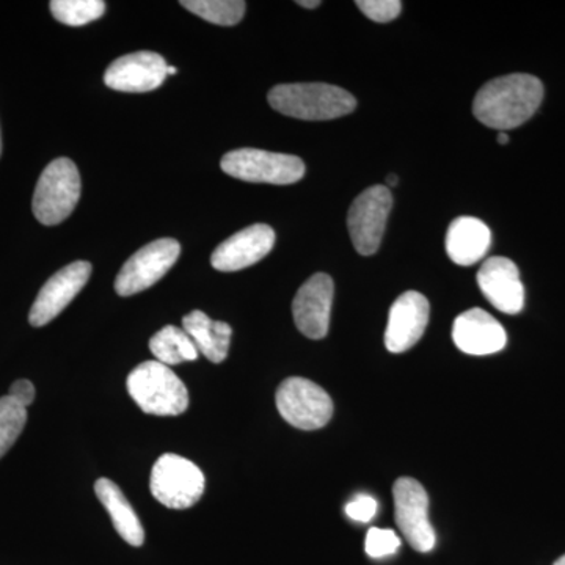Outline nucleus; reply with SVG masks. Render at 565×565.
<instances>
[{
  "label": "nucleus",
  "mask_w": 565,
  "mask_h": 565,
  "mask_svg": "<svg viewBox=\"0 0 565 565\" xmlns=\"http://www.w3.org/2000/svg\"><path fill=\"white\" fill-rule=\"evenodd\" d=\"M544 85L531 74H509L478 92L473 114L482 125L505 132L519 128L541 107Z\"/></svg>",
  "instance_id": "1"
},
{
  "label": "nucleus",
  "mask_w": 565,
  "mask_h": 565,
  "mask_svg": "<svg viewBox=\"0 0 565 565\" xmlns=\"http://www.w3.org/2000/svg\"><path fill=\"white\" fill-rule=\"evenodd\" d=\"M270 107L286 117L305 121H326L352 114L356 99L337 85L282 84L269 92Z\"/></svg>",
  "instance_id": "2"
},
{
  "label": "nucleus",
  "mask_w": 565,
  "mask_h": 565,
  "mask_svg": "<svg viewBox=\"0 0 565 565\" xmlns=\"http://www.w3.org/2000/svg\"><path fill=\"white\" fill-rule=\"evenodd\" d=\"M128 392L148 415L177 416L189 407V392L180 377L158 360L141 363L129 374Z\"/></svg>",
  "instance_id": "3"
},
{
  "label": "nucleus",
  "mask_w": 565,
  "mask_h": 565,
  "mask_svg": "<svg viewBox=\"0 0 565 565\" xmlns=\"http://www.w3.org/2000/svg\"><path fill=\"white\" fill-rule=\"evenodd\" d=\"M81 199V174L66 158L52 161L41 173L33 193L32 211L46 226L58 225L73 214Z\"/></svg>",
  "instance_id": "4"
},
{
  "label": "nucleus",
  "mask_w": 565,
  "mask_h": 565,
  "mask_svg": "<svg viewBox=\"0 0 565 565\" xmlns=\"http://www.w3.org/2000/svg\"><path fill=\"white\" fill-rule=\"evenodd\" d=\"M222 170L236 180L263 182V184L288 185L302 180L305 163L297 156L281 154L241 148L226 152L222 158Z\"/></svg>",
  "instance_id": "5"
},
{
  "label": "nucleus",
  "mask_w": 565,
  "mask_h": 565,
  "mask_svg": "<svg viewBox=\"0 0 565 565\" xmlns=\"http://www.w3.org/2000/svg\"><path fill=\"white\" fill-rule=\"evenodd\" d=\"M204 484L203 471L184 457L163 455L152 467L151 493L166 508H192L202 500Z\"/></svg>",
  "instance_id": "6"
},
{
  "label": "nucleus",
  "mask_w": 565,
  "mask_h": 565,
  "mask_svg": "<svg viewBox=\"0 0 565 565\" xmlns=\"http://www.w3.org/2000/svg\"><path fill=\"white\" fill-rule=\"evenodd\" d=\"M278 412L286 423L302 430H318L333 416V401L326 390L303 377H289L275 396Z\"/></svg>",
  "instance_id": "7"
},
{
  "label": "nucleus",
  "mask_w": 565,
  "mask_h": 565,
  "mask_svg": "<svg viewBox=\"0 0 565 565\" xmlns=\"http://www.w3.org/2000/svg\"><path fill=\"white\" fill-rule=\"evenodd\" d=\"M392 206L393 196L386 185H373L353 200L348 226L353 247L360 255H374L381 247Z\"/></svg>",
  "instance_id": "8"
},
{
  "label": "nucleus",
  "mask_w": 565,
  "mask_h": 565,
  "mask_svg": "<svg viewBox=\"0 0 565 565\" xmlns=\"http://www.w3.org/2000/svg\"><path fill=\"white\" fill-rule=\"evenodd\" d=\"M180 243L170 237L145 245L121 267L115 280V291L121 297L147 291L166 277L180 258Z\"/></svg>",
  "instance_id": "9"
},
{
  "label": "nucleus",
  "mask_w": 565,
  "mask_h": 565,
  "mask_svg": "<svg viewBox=\"0 0 565 565\" xmlns=\"http://www.w3.org/2000/svg\"><path fill=\"white\" fill-rule=\"evenodd\" d=\"M394 515L408 544L416 552L427 553L434 548L437 537L429 522V497L414 478H401L394 482Z\"/></svg>",
  "instance_id": "10"
},
{
  "label": "nucleus",
  "mask_w": 565,
  "mask_h": 565,
  "mask_svg": "<svg viewBox=\"0 0 565 565\" xmlns=\"http://www.w3.org/2000/svg\"><path fill=\"white\" fill-rule=\"evenodd\" d=\"M90 275L92 264L87 262L71 263L70 266L52 275L32 305L31 315H29L31 326L43 327L54 321L84 289Z\"/></svg>",
  "instance_id": "11"
},
{
  "label": "nucleus",
  "mask_w": 565,
  "mask_h": 565,
  "mask_svg": "<svg viewBox=\"0 0 565 565\" xmlns=\"http://www.w3.org/2000/svg\"><path fill=\"white\" fill-rule=\"evenodd\" d=\"M334 286L330 275L316 274L300 286L292 302L294 322L307 338L322 340L329 333Z\"/></svg>",
  "instance_id": "12"
},
{
  "label": "nucleus",
  "mask_w": 565,
  "mask_h": 565,
  "mask_svg": "<svg viewBox=\"0 0 565 565\" xmlns=\"http://www.w3.org/2000/svg\"><path fill=\"white\" fill-rule=\"evenodd\" d=\"M169 66L162 55L141 51L117 58L106 74L104 84L115 92L148 93L161 87L169 76Z\"/></svg>",
  "instance_id": "13"
},
{
  "label": "nucleus",
  "mask_w": 565,
  "mask_h": 565,
  "mask_svg": "<svg viewBox=\"0 0 565 565\" xmlns=\"http://www.w3.org/2000/svg\"><path fill=\"white\" fill-rule=\"evenodd\" d=\"M274 245V230L264 223H256L218 245L212 253L211 264L218 273H237L266 258Z\"/></svg>",
  "instance_id": "14"
},
{
  "label": "nucleus",
  "mask_w": 565,
  "mask_h": 565,
  "mask_svg": "<svg viewBox=\"0 0 565 565\" xmlns=\"http://www.w3.org/2000/svg\"><path fill=\"white\" fill-rule=\"evenodd\" d=\"M429 323V302L423 294L408 291L390 308L385 345L390 352L403 353L414 348Z\"/></svg>",
  "instance_id": "15"
},
{
  "label": "nucleus",
  "mask_w": 565,
  "mask_h": 565,
  "mask_svg": "<svg viewBox=\"0 0 565 565\" xmlns=\"http://www.w3.org/2000/svg\"><path fill=\"white\" fill-rule=\"evenodd\" d=\"M479 289L486 299L505 315H516L525 305V288L520 280V270L514 262L504 256L487 259L479 269Z\"/></svg>",
  "instance_id": "16"
},
{
  "label": "nucleus",
  "mask_w": 565,
  "mask_h": 565,
  "mask_svg": "<svg viewBox=\"0 0 565 565\" xmlns=\"http://www.w3.org/2000/svg\"><path fill=\"white\" fill-rule=\"evenodd\" d=\"M452 340L468 355L484 356L503 351L508 334L492 315L482 308H471L456 319Z\"/></svg>",
  "instance_id": "17"
},
{
  "label": "nucleus",
  "mask_w": 565,
  "mask_h": 565,
  "mask_svg": "<svg viewBox=\"0 0 565 565\" xmlns=\"http://www.w3.org/2000/svg\"><path fill=\"white\" fill-rule=\"evenodd\" d=\"M492 244V233L484 222L476 217L452 221L446 233V252L452 263L473 266L481 262Z\"/></svg>",
  "instance_id": "18"
},
{
  "label": "nucleus",
  "mask_w": 565,
  "mask_h": 565,
  "mask_svg": "<svg viewBox=\"0 0 565 565\" xmlns=\"http://www.w3.org/2000/svg\"><path fill=\"white\" fill-rule=\"evenodd\" d=\"M182 330L192 338L200 353L212 363L226 360L232 343V327L226 322L212 321L203 311L195 310L182 319Z\"/></svg>",
  "instance_id": "19"
},
{
  "label": "nucleus",
  "mask_w": 565,
  "mask_h": 565,
  "mask_svg": "<svg viewBox=\"0 0 565 565\" xmlns=\"http://www.w3.org/2000/svg\"><path fill=\"white\" fill-rule=\"evenodd\" d=\"M95 492L106 511L109 512L111 523L122 541L132 546L143 545V526L120 487L111 482L110 479L103 478L96 481Z\"/></svg>",
  "instance_id": "20"
},
{
  "label": "nucleus",
  "mask_w": 565,
  "mask_h": 565,
  "mask_svg": "<svg viewBox=\"0 0 565 565\" xmlns=\"http://www.w3.org/2000/svg\"><path fill=\"white\" fill-rule=\"evenodd\" d=\"M150 351L159 363L169 367L184 362H195L200 353L192 338L174 326L163 327L151 338Z\"/></svg>",
  "instance_id": "21"
},
{
  "label": "nucleus",
  "mask_w": 565,
  "mask_h": 565,
  "mask_svg": "<svg viewBox=\"0 0 565 565\" xmlns=\"http://www.w3.org/2000/svg\"><path fill=\"white\" fill-rule=\"evenodd\" d=\"M181 6L204 21L228 28L243 21L247 3L243 0H182Z\"/></svg>",
  "instance_id": "22"
},
{
  "label": "nucleus",
  "mask_w": 565,
  "mask_h": 565,
  "mask_svg": "<svg viewBox=\"0 0 565 565\" xmlns=\"http://www.w3.org/2000/svg\"><path fill=\"white\" fill-rule=\"evenodd\" d=\"M50 7L52 17L71 28L99 20L106 11L103 0H52Z\"/></svg>",
  "instance_id": "23"
},
{
  "label": "nucleus",
  "mask_w": 565,
  "mask_h": 565,
  "mask_svg": "<svg viewBox=\"0 0 565 565\" xmlns=\"http://www.w3.org/2000/svg\"><path fill=\"white\" fill-rule=\"evenodd\" d=\"M28 423V408L10 396L0 397V459L17 444Z\"/></svg>",
  "instance_id": "24"
},
{
  "label": "nucleus",
  "mask_w": 565,
  "mask_h": 565,
  "mask_svg": "<svg viewBox=\"0 0 565 565\" xmlns=\"http://www.w3.org/2000/svg\"><path fill=\"white\" fill-rule=\"evenodd\" d=\"M401 539L393 530H381V527H371L367 531L366 542H364V550L367 556L385 557L394 555L399 550Z\"/></svg>",
  "instance_id": "25"
},
{
  "label": "nucleus",
  "mask_w": 565,
  "mask_h": 565,
  "mask_svg": "<svg viewBox=\"0 0 565 565\" xmlns=\"http://www.w3.org/2000/svg\"><path fill=\"white\" fill-rule=\"evenodd\" d=\"M356 7L366 14L371 21L390 22L399 17L403 3L399 0H359Z\"/></svg>",
  "instance_id": "26"
},
{
  "label": "nucleus",
  "mask_w": 565,
  "mask_h": 565,
  "mask_svg": "<svg viewBox=\"0 0 565 565\" xmlns=\"http://www.w3.org/2000/svg\"><path fill=\"white\" fill-rule=\"evenodd\" d=\"M345 514L355 522H371L377 514V501L370 494H359L355 500L345 505Z\"/></svg>",
  "instance_id": "27"
},
{
  "label": "nucleus",
  "mask_w": 565,
  "mask_h": 565,
  "mask_svg": "<svg viewBox=\"0 0 565 565\" xmlns=\"http://www.w3.org/2000/svg\"><path fill=\"white\" fill-rule=\"evenodd\" d=\"M9 396L11 399L17 401L18 404H21L22 407L28 408L35 401V386H33L31 381L21 379V381H17L10 386Z\"/></svg>",
  "instance_id": "28"
},
{
  "label": "nucleus",
  "mask_w": 565,
  "mask_h": 565,
  "mask_svg": "<svg viewBox=\"0 0 565 565\" xmlns=\"http://www.w3.org/2000/svg\"><path fill=\"white\" fill-rule=\"evenodd\" d=\"M297 3H299L300 7H303V9H318V7L321 6L319 0H310V2H308V0H300V2Z\"/></svg>",
  "instance_id": "29"
},
{
  "label": "nucleus",
  "mask_w": 565,
  "mask_h": 565,
  "mask_svg": "<svg viewBox=\"0 0 565 565\" xmlns=\"http://www.w3.org/2000/svg\"><path fill=\"white\" fill-rule=\"evenodd\" d=\"M397 182H399L397 174H388V177H386V184H388L390 188H396Z\"/></svg>",
  "instance_id": "30"
},
{
  "label": "nucleus",
  "mask_w": 565,
  "mask_h": 565,
  "mask_svg": "<svg viewBox=\"0 0 565 565\" xmlns=\"http://www.w3.org/2000/svg\"><path fill=\"white\" fill-rule=\"evenodd\" d=\"M509 141V136L505 132L498 134V143L505 145Z\"/></svg>",
  "instance_id": "31"
},
{
  "label": "nucleus",
  "mask_w": 565,
  "mask_h": 565,
  "mask_svg": "<svg viewBox=\"0 0 565 565\" xmlns=\"http://www.w3.org/2000/svg\"><path fill=\"white\" fill-rule=\"evenodd\" d=\"M555 565H565V555L561 556L559 559L556 561Z\"/></svg>",
  "instance_id": "32"
},
{
  "label": "nucleus",
  "mask_w": 565,
  "mask_h": 565,
  "mask_svg": "<svg viewBox=\"0 0 565 565\" xmlns=\"http://www.w3.org/2000/svg\"><path fill=\"white\" fill-rule=\"evenodd\" d=\"M169 74H177V68H173V66H169V71H167Z\"/></svg>",
  "instance_id": "33"
},
{
  "label": "nucleus",
  "mask_w": 565,
  "mask_h": 565,
  "mask_svg": "<svg viewBox=\"0 0 565 565\" xmlns=\"http://www.w3.org/2000/svg\"><path fill=\"white\" fill-rule=\"evenodd\" d=\"M0 154H2V136H0Z\"/></svg>",
  "instance_id": "34"
}]
</instances>
